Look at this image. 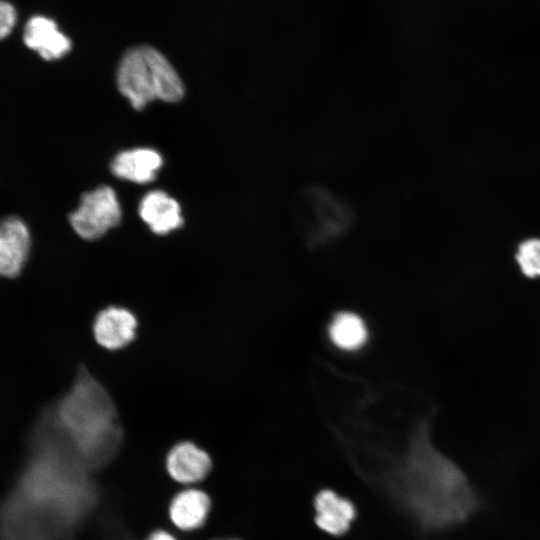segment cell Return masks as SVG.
<instances>
[{
    "instance_id": "8992f818",
    "label": "cell",
    "mask_w": 540,
    "mask_h": 540,
    "mask_svg": "<svg viewBox=\"0 0 540 540\" xmlns=\"http://www.w3.org/2000/svg\"><path fill=\"white\" fill-rule=\"evenodd\" d=\"M33 235L29 225L17 215L0 218V276H19L29 260Z\"/></svg>"
},
{
    "instance_id": "8fae6325",
    "label": "cell",
    "mask_w": 540,
    "mask_h": 540,
    "mask_svg": "<svg viewBox=\"0 0 540 540\" xmlns=\"http://www.w3.org/2000/svg\"><path fill=\"white\" fill-rule=\"evenodd\" d=\"M162 165V156L156 150L135 148L117 154L110 169L120 179L144 184L155 179Z\"/></svg>"
},
{
    "instance_id": "9a60e30c",
    "label": "cell",
    "mask_w": 540,
    "mask_h": 540,
    "mask_svg": "<svg viewBox=\"0 0 540 540\" xmlns=\"http://www.w3.org/2000/svg\"><path fill=\"white\" fill-rule=\"evenodd\" d=\"M517 264L528 278H540V239L523 241L517 248Z\"/></svg>"
},
{
    "instance_id": "ac0fdd59",
    "label": "cell",
    "mask_w": 540,
    "mask_h": 540,
    "mask_svg": "<svg viewBox=\"0 0 540 540\" xmlns=\"http://www.w3.org/2000/svg\"><path fill=\"white\" fill-rule=\"evenodd\" d=\"M224 540H236V539H224Z\"/></svg>"
},
{
    "instance_id": "7a4b0ae2",
    "label": "cell",
    "mask_w": 540,
    "mask_h": 540,
    "mask_svg": "<svg viewBox=\"0 0 540 540\" xmlns=\"http://www.w3.org/2000/svg\"><path fill=\"white\" fill-rule=\"evenodd\" d=\"M83 469L55 431L36 426L30 455L0 505V540H62L87 503Z\"/></svg>"
},
{
    "instance_id": "9c48e42d",
    "label": "cell",
    "mask_w": 540,
    "mask_h": 540,
    "mask_svg": "<svg viewBox=\"0 0 540 540\" xmlns=\"http://www.w3.org/2000/svg\"><path fill=\"white\" fill-rule=\"evenodd\" d=\"M23 42L28 49L36 52L45 61L61 59L72 46L70 39L58 29L52 19L39 15L27 21Z\"/></svg>"
},
{
    "instance_id": "4fadbf2b",
    "label": "cell",
    "mask_w": 540,
    "mask_h": 540,
    "mask_svg": "<svg viewBox=\"0 0 540 540\" xmlns=\"http://www.w3.org/2000/svg\"><path fill=\"white\" fill-rule=\"evenodd\" d=\"M209 510V497L202 491L189 489L172 500L170 517L178 528L192 531L203 525Z\"/></svg>"
},
{
    "instance_id": "6da1fadb",
    "label": "cell",
    "mask_w": 540,
    "mask_h": 540,
    "mask_svg": "<svg viewBox=\"0 0 540 540\" xmlns=\"http://www.w3.org/2000/svg\"><path fill=\"white\" fill-rule=\"evenodd\" d=\"M345 443L357 474L420 536L459 527L481 509L465 472L433 446L427 422L396 445Z\"/></svg>"
},
{
    "instance_id": "2e32d148",
    "label": "cell",
    "mask_w": 540,
    "mask_h": 540,
    "mask_svg": "<svg viewBox=\"0 0 540 540\" xmlns=\"http://www.w3.org/2000/svg\"><path fill=\"white\" fill-rule=\"evenodd\" d=\"M17 15L13 5L0 0V40L6 38L13 30Z\"/></svg>"
},
{
    "instance_id": "5bb4252c",
    "label": "cell",
    "mask_w": 540,
    "mask_h": 540,
    "mask_svg": "<svg viewBox=\"0 0 540 540\" xmlns=\"http://www.w3.org/2000/svg\"><path fill=\"white\" fill-rule=\"evenodd\" d=\"M328 335L333 345L338 349L352 352L365 345L368 339V329L359 315L342 311L332 318L328 327Z\"/></svg>"
},
{
    "instance_id": "30bf717a",
    "label": "cell",
    "mask_w": 540,
    "mask_h": 540,
    "mask_svg": "<svg viewBox=\"0 0 540 540\" xmlns=\"http://www.w3.org/2000/svg\"><path fill=\"white\" fill-rule=\"evenodd\" d=\"M139 215L157 235L179 229L184 221L179 203L161 190L150 191L141 199Z\"/></svg>"
},
{
    "instance_id": "5b68a950",
    "label": "cell",
    "mask_w": 540,
    "mask_h": 540,
    "mask_svg": "<svg viewBox=\"0 0 540 540\" xmlns=\"http://www.w3.org/2000/svg\"><path fill=\"white\" fill-rule=\"evenodd\" d=\"M122 218V210L115 191L100 186L84 193L78 207L68 215L73 231L85 240L102 237L116 227Z\"/></svg>"
},
{
    "instance_id": "52a82bcc",
    "label": "cell",
    "mask_w": 540,
    "mask_h": 540,
    "mask_svg": "<svg viewBox=\"0 0 540 540\" xmlns=\"http://www.w3.org/2000/svg\"><path fill=\"white\" fill-rule=\"evenodd\" d=\"M313 510L316 526L334 537L346 534L357 517L355 503L328 488H323L315 493Z\"/></svg>"
},
{
    "instance_id": "ba28073f",
    "label": "cell",
    "mask_w": 540,
    "mask_h": 540,
    "mask_svg": "<svg viewBox=\"0 0 540 540\" xmlns=\"http://www.w3.org/2000/svg\"><path fill=\"white\" fill-rule=\"evenodd\" d=\"M137 325L136 316L127 308L108 306L94 319V338L108 350L122 349L134 340Z\"/></svg>"
},
{
    "instance_id": "277c9868",
    "label": "cell",
    "mask_w": 540,
    "mask_h": 540,
    "mask_svg": "<svg viewBox=\"0 0 540 540\" xmlns=\"http://www.w3.org/2000/svg\"><path fill=\"white\" fill-rule=\"evenodd\" d=\"M117 85L137 110L154 100L177 102L184 95L183 83L173 66L150 46H137L124 54L117 70Z\"/></svg>"
},
{
    "instance_id": "e0dca14e",
    "label": "cell",
    "mask_w": 540,
    "mask_h": 540,
    "mask_svg": "<svg viewBox=\"0 0 540 540\" xmlns=\"http://www.w3.org/2000/svg\"><path fill=\"white\" fill-rule=\"evenodd\" d=\"M148 540H175L172 535L165 531H156L150 535Z\"/></svg>"
},
{
    "instance_id": "3957f363",
    "label": "cell",
    "mask_w": 540,
    "mask_h": 540,
    "mask_svg": "<svg viewBox=\"0 0 540 540\" xmlns=\"http://www.w3.org/2000/svg\"><path fill=\"white\" fill-rule=\"evenodd\" d=\"M51 420L85 467L111 460L122 441L115 404L106 388L82 366L70 389L48 408Z\"/></svg>"
},
{
    "instance_id": "7c38bea8",
    "label": "cell",
    "mask_w": 540,
    "mask_h": 540,
    "mask_svg": "<svg viewBox=\"0 0 540 540\" xmlns=\"http://www.w3.org/2000/svg\"><path fill=\"white\" fill-rule=\"evenodd\" d=\"M167 470L172 478L182 483L202 480L210 471V456L191 442H180L172 447L166 458Z\"/></svg>"
}]
</instances>
